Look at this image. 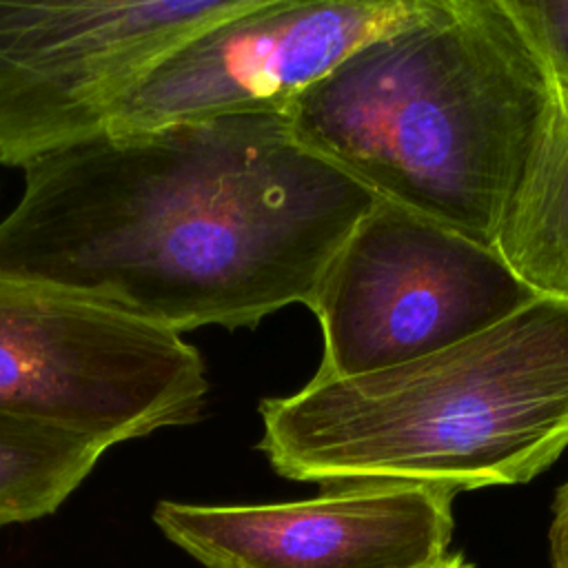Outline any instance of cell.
Returning a JSON list of instances; mask_svg holds the SVG:
<instances>
[{
	"instance_id": "9",
	"label": "cell",
	"mask_w": 568,
	"mask_h": 568,
	"mask_svg": "<svg viewBox=\"0 0 568 568\" xmlns=\"http://www.w3.org/2000/svg\"><path fill=\"white\" fill-rule=\"evenodd\" d=\"M495 248L537 293L568 297V91H555Z\"/></svg>"
},
{
	"instance_id": "6",
	"label": "cell",
	"mask_w": 568,
	"mask_h": 568,
	"mask_svg": "<svg viewBox=\"0 0 568 568\" xmlns=\"http://www.w3.org/2000/svg\"><path fill=\"white\" fill-rule=\"evenodd\" d=\"M253 0L0 2V164L111 131L146 73Z\"/></svg>"
},
{
	"instance_id": "7",
	"label": "cell",
	"mask_w": 568,
	"mask_h": 568,
	"mask_svg": "<svg viewBox=\"0 0 568 568\" xmlns=\"http://www.w3.org/2000/svg\"><path fill=\"white\" fill-rule=\"evenodd\" d=\"M433 0H253L186 38L120 106L133 133L224 115L284 113L359 47L393 33Z\"/></svg>"
},
{
	"instance_id": "3",
	"label": "cell",
	"mask_w": 568,
	"mask_h": 568,
	"mask_svg": "<svg viewBox=\"0 0 568 568\" xmlns=\"http://www.w3.org/2000/svg\"><path fill=\"white\" fill-rule=\"evenodd\" d=\"M260 450L286 479L453 493L526 484L568 448V297L384 371L313 379L260 404Z\"/></svg>"
},
{
	"instance_id": "5",
	"label": "cell",
	"mask_w": 568,
	"mask_h": 568,
	"mask_svg": "<svg viewBox=\"0 0 568 568\" xmlns=\"http://www.w3.org/2000/svg\"><path fill=\"white\" fill-rule=\"evenodd\" d=\"M539 297L501 253L377 197L311 302L328 377L413 362L481 333Z\"/></svg>"
},
{
	"instance_id": "12",
	"label": "cell",
	"mask_w": 568,
	"mask_h": 568,
	"mask_svg": "<svg viewBox=\"0 0 568 568\" xmlns=\"http://www.w3.org/2000/svg\"><path fill=\"white\" fill-rule=\"evenodd\" d=\"M548 544L550 568H568V481H564L555 493Z\"/></svg>"
},
{
	"instance_id": "1",
	"label": "cell",
	"mask_w": 568,
	"mask_h": 568,
	"mask_svg": "<svg viewBox=\"0 0 568 568\" xmlns=\"http://www.w3.org/2000/svg\"><path fill=\"white\" fill-rule=\"evenodd\" d=\"M0 277L67 288L162 328L257 326L311 306L377 195L284 113L100 133L22 169Z\"/></svg>"
},
{
	"instance_id": "13",
	"label": "cell",
	"mask_w": 568,
	"mask_h": 568,
	"mask_svg": "<svg viewBox=\"0 0 568 568\" xmlns=\"http://www.w3.org/2000/svg\"><path fill=\"white\" fill-rule=\"evenodd\" d=\"M428 568H473V564H468L462 552H448L444 559H439Z\"/></svg>"
},
{
	"instance_id": "11",
	"label": "cell",
	"mask_w": 568,
	"mask_h": 568,
	"mask_svg": "<svg viewBox=\"0 0 568 568\" xmlns=\"http://www.w3.org/2000/svg\"><path fill=\"white\" fill-rule=\"evenodd\" d=\"M552 89L568 91V0H504Z\"/></svg>"
},
{
	"instance_id": "4",
	"label": "cell",
	"mask_w": 568,
	"mask_h": 568,
	"mask_svg": "<svg viewBox=\"0 0 568 568\" xmlns=\"http://www.w3.org/2000/svg\"><path fill=\"white\" fill-rule=\"evenodd\" d=\"M206 366L180 333L51 284L0 277V415L106 448L202 417Z\"/></svg>"
},
{
	"instance_id": "10",
	"label": "cell",
	"mask_w": 568,
	"mask_h": 568,
	"mask_svg": "<svg viewBox=\"0 0 568 568\" xmlns=\"http://www.w3.org/2000/svg\"><path fill=\"white\" fill-rule=\"evenodd\" d=\"M104 450L87 435L0 415V526L51 515Z\"/></svg>"
},
{
	"instance_id": "2",
	"label": "cell",
	"mask_w": 568,
	"mask_h": 568,
	"mask_svg": "<svg viewBox=\"0 0 568 568\" xmlns=\"http://www.w3.org/2000/svg\"><path fill=\"white\" fill-rule=\"evenodd\" d=\"M550 100L504 0H433L311 84L286 118L377 197L495 246Z\"/></svg>"
},
{
	"instance_id": "8",
	"label": "cell",
	"mask_w": 568,
	"mask_h": 568,
	"mask_svg": "<svg viewBox=\"0 0 568 568\" xmlns=\"http://www.w3.org/2000/svg\"><path fill=\"white\" fill-rule=\"evenodd\" d=\"M455 495L366 481L284 504L160 501L153 521L206 568H428L448 555Z\"/></svg>"
}]
</instances>
